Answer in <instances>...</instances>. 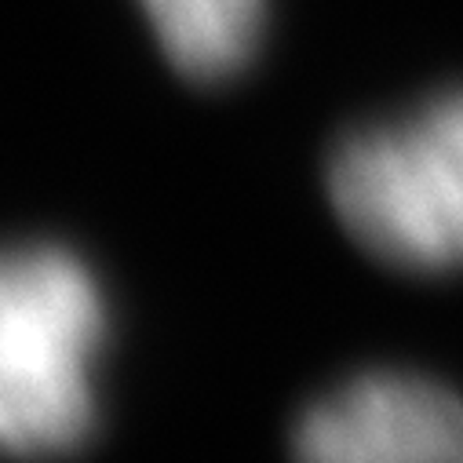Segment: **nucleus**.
<instances>
[{
    "label": "nucleus",
    "instance_id": "nucleus-1",
    "mask_svg": "<svg viewBox=\"0 0 463 463\" xmlns=\"http://www.w3.org/2000/svg\"><path fill=\"white\" fill-rule=\"evenodd\" d=\"M102 339L106 303L77 256L0 252V456L41 463L91 434Z\"/></svg>",
    "mask_w": 463,
    "mask_h": 463
},
{
    "label": "nucleus",
    "instance_id": "nucleus-2",
    "mask_svg": "<svg viewBox=\"0 0 463 463\" xmlns=\"http://www.w3.org/2000/svg\"><path fill=\"white\" fill-rule=\"evenodd\" d=\"M328 197L376 260L423 274L463 270V91L339 143Z\"/></svg>",
    "mask_w": 463,
    "mask_h": 463
},
{
    "label": "nucleus",
    "instance_id": "nucleus-4",
    "mask_svg": "<svg viewBox=\"0 0 463 463\" xmlns=\"http://www.w3.org/2000/svg\"><path fill=\"white\" fill-rule=\"evenodd\" d=\"M172 59L194 80H222L256 48L263 0H139Z\"/></svg>",
    "mask_w": 463,
    "mask_h": 463
},
{
    "label": "nucleus",
    "instance_id": "nucleus-3",
    "mask_svg": "<svg viewBox=\"0 0 463 463\" xmlns=\"http://www.w3.org/2000/svg\"><path fill=\"white\" fill-rule=\"evenodd\" d=\"M296 463H463V398L420 376H362L299 420Z\"/></svg>",
    "mask_w": 463,
    "mask_h": 463
}]
</instances>
